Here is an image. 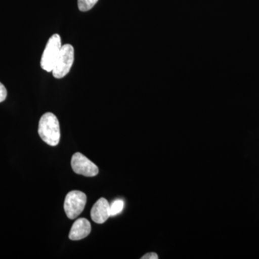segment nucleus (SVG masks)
Segmentation results:
<instances>
[{
  "mask_svg": "<svg viewBox=\"0 0 259 259\" xmlns=\"http://www.w3.org/2000/svg\"><path fill=\"white\" fill-rule=\"evenodd\" d=\"M38 134L44 142L51 146L59 144L61 138L60 125L54 114L47 112L39 121Z\"/></svg>",
  "mask_w": 259,
  "mask_h": 259,
  "instance_id": "f257e3e1",
  "label": "nucleus"
},
{
  "mask_svg": "<svg viewBox=\"0 0 259 259\" xmlns=\"http://www.w3.org/2000/svg\"><path fill=\"white\" fill-rule=\"evenodd\" d=\"M74 61V48L70 44L63 46L53 69L52 73L54 77L56 79H61L69 74Z\"/></svg>",
  "mask_w": 259,
  "mask_h": 259,
  "instance_id": "f03ea898",
  "label": "nucleus"
},
{
  "mask_svg": "<svg viewBox=\"0 0 259 259\" xmlns=\"http://www.w3.org/2000/svg\"><path fill=\"white\" fill-rule=\"evenodd\" d=\"M60 35L54 34L49 38L45 48L40 61V66L42 69L47 72H51L57 60L58 56L61 49Z\"/></svg>",
  "mask_w": 259,
  "mask_h": 259,
  "instance_id": "7ed1b4c3",
  "label": "nucleus"
},
{
  "mask_svg": "<svg viewBox=\"0 0 259 259\" xmlns=\"http://www.w3.org/2000/svg\"><path fill=\"white\" fill-rule=\"evenodd\" d=\"M87 203V195L80 191H71L66 194L64 200V210L71 220L76 219L83 212Z\"/></svg>",
  "mask_w": 259,
  "mask_h": 259,
  "instance_id": "20e7f679",
  "label": "nucleus"
},
{
  "mask_svg": "<svg viewBox=\"0 0 259 259\" xmlns=\"http://www.w3.org/2000/svg\"><path fill=\"white\" fill-rule=\"evenodd\" d=\"M71 163L73 171L77 175L92 177L97 176L99 174V168L97 165L82 153H74L71 158Z\"/></svg>",
  "mask_w": 259,
  "mask_h": 259,
  "instance_id": "39448f33",
  "label": "nucleus"
},
{
  "mask_svg": "<svg viewBox=\"0 0 259 259\" xmlns=\"http://www.w3.org/2000/svg\"><path fill=\"white\" fill-rule=\"evenodd\" d=\"M110 217V205L106 199L100 198L91 209V218L94 222L102 224Z\"/></svg>",
  "mask_w": 259,
  "mask_h": 259,
  "instance_id": "423d86ee",
  "label": "nucleus"
},
{
  "mask_svg": "<svg viewBox=\"0 0 259 259\" xmlns=\"http://www.w3.org/2000/svg\"><path fill=\"white\" fill-rule=\"evenodd\" d=\"M92 226L90 221L85 218H79L75 221L69 233V239L79 241L88 237L91 233Z\"/></svg>",
  "mask_w": 259,
  "mask_h": 259,
  "instance_id": "0eeeda50",
  "label": "nucleus"
},
{
  "mask_svg": "<svg viewBox=\"0 0 259 259\" xmlns=\"http://www.w3.org/2000/svg\"><path fill=\"white\" fill-rule=\"evenodd\" d=\"M98 0H78V8L80 11L87 12L96 5Z\"/></svg>",
  "mask_w": 259,
  "mask_h": 259,
  "instance_id": "6e6552de",
  "label": "nucleus"
},
{
  "mask_svg": "<svg viewBox=\"0 0 259 259\" xmlns=\"http://www.w3.org/2000/svg\"><path fill=\"white\" fill-rule=\"evenodd\" d=\"M124 207V202L121 199H117L110 204V216H115L122 212Z\"/></svg>",
  "mask_w": 259,
  "mask_h": 259,
  "instance_id": "1a4fd4ad",
  "label": "nucleus"
},
{
  "mask_svg": "<svg viewBox=\"0 0 259 259\" xmlns=\"http://www.w3.org/2000/svg\"><path fill=\"white\" fill-rule=\"evenodd\" d=\"M7 95H8V93H7L6 88L3 83L0 82V102L5 101Z\"/></svg>",
  "mask_w": 259,
  "mask_h": 259,
  "instance_id": "9d476101",
  "label": "nucleus"
},
{
  "mask_svg": "<svg viewBox=\"0 0 259 259\" xmlns=\"http://www.w3.org/2000/svg\"><path fill=\"white\" fill-rule=\"evenodd\" d=\"M158 255L156 253H148L141 257V259H158Z\"/></svg>",
  "mask_w": 259,
  "mask_h": 259,
  "instance_id": "9b49d317",
  "label": "nucleus"
}]
</instances>
